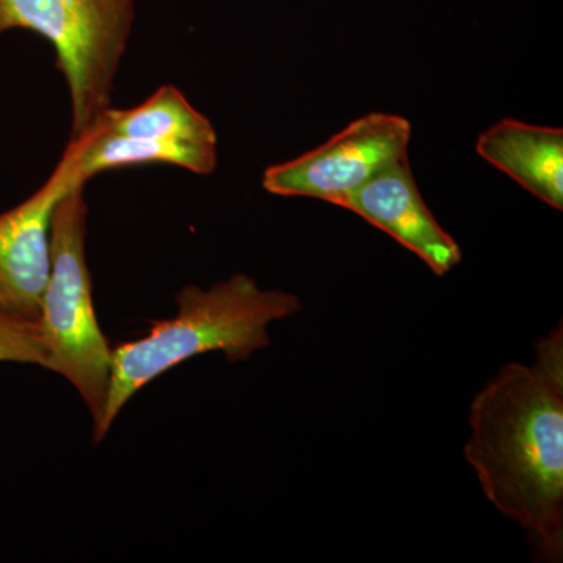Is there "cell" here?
Returning <instances> with one entry per match:
<instances>
[{"label":"cell","mask_w":563,"mask_h":563,"mask_svg":"<svg viewBox=\"0 0 563 563\" xmlns=\"http://www.w3.org/2000/svg\"><path fill=\"white\" fill-rule=\"evenodd\" d=\"M465 457L488 501L520 525L548 562L563 558V333L536 366L509 363L474 398Z\"/></svg>","instance_id":"6da1fadb"},{"label":"cell","mask_w":563,"mask_h":563,"mask_svg":"<svg viewBox=\"0 0 563 563\" xmlns=\"http://www.w3.org/2000/svg\"><path fill=\"white\" fill-rule=\"evenodd\" d=\"M177 313L151 322L146 335L111 347V377L106 412L95 443L109 435L125 404L177 365L221 351L231 362L247 361L265 350L273 322L301 310L292 292L262 290L246 274L218 282L209 290L187 285L177 292Z\"/></svg>","instance_id":"7a4b0ae2"},{"label":"cell","mask_w":563,"mask_h":563,"mask_svg":"<svg viewBox=\"0 0 563 563\" xmlns=\"http://www.w3.org/2000/svg\"><path fill=\"white\" fill-rule=\"evenodd\" d=\"M85 184H76L55 206L51 222V273L41 298L40 329L47 361L44 369L68 380L91 415L92 432L106 412L111 346L103 335L88 269Z\"/></svg>","instance_id":"3957f363"},{"label":"cell","mask_w":563,"mask_h":563,"mask_svg":"<svg viewBox=\"0 0 563 563\" xmlns=\"http://www.w3.org/2000/svg\"><path fill=\"white\" fill-rule=\"evenodd\" d=\"M135 0H0V35L27 31L49 41L73 106L79 140L111 107V91L128 49Z\"/></svg>","instance_id":"277c9868"},{"label":"cell","mask_w":563,"mask_h":563,"mask_svg":"<svg viewBox=\"0 0 563 563\" xmlns=\"http://www.w3.org/2000/svg\"><path fill=\"white\" fill-rule=\"evenodd\" d=\"M412 125L398 114L369 113L290 162L263 173L266 191L312 198L342 207L358 188L396 163L409 158Z\"/></svg>","instance_id":"5b68a950"},{"label":"cell","mask_w":563,"mask_h":563,"mask_svg":"<svg viewBox=\"0 0 563 563\" xmlns=\"http://www.w3.org/2000/svg\"><path fill=\"white\" fill-rule=\"evenodd\" d=\"M74 154L66 147L46 184L20 206L0 214V306L38 321L51 273V222L55 206L73 185Z\"/></svg>","instance_id":"8992f818"},{"label":"cell","mask_w":563,"mask_h":563,"mask_svg":"<svg viewBox=\"0 0 563 563\" xmlns=\"http://www.w3.org/2000/svg\"><path fill=\"white\" fill-rule=\"evenodd\" d=\"M417 254L437 276L462 262V251L426 206L409 158L374 176L343 203Z\"/></svg>","instance_id":"52a82bcc"},{"label":"cell","mask_w":563,"mask_h":563,"mask_svg":"<svg viewBox=\"0 0 563 563\" xmlns=\"http://www.w3.org/2000/svg\"><path fill=\"white\" fill-rule=\"evenodd\" d=\"M476 151L540 201L563 209L562 129L503 120L477 139Z\"/></svg>","instance_id":"ba28073f"},{"label":"cell","mask_w":563,"mask_h":563,"mask_svg":"<svg viewBox=\"0 0 563 563\" xmlns=\"http://www.w3.org/2000/svg\"><path fill=\"white\" fill-rule=\"evenodd\" d=\"M74 154V177L87 184L96 174L133 166L174 165L207 176L217 168L218 147L190 143H161L133 140L95 129L79 140H70Z\"/></svg>","instance_id":"9c48e42d"},{"label":"cell","mask_w":563,"mask_h":563,"mask_svg":"<svg viewBox=\"0 0 563 563\" xmlns=\"http://www.w3.org/2000/svg\"><path fill=\"white\" fill-rule=\"evenodd\" d=\"M95 129L125 139L218 147L217 131L211 122L173 85H163L133 109L109 107Z\"/></svg>","instance_id":"30bf717a"},{"label":"cell","mask_w":563,"mask_h":563,"mask_svg":"<svg viewBox=\"0 0 563 563\" xmlns=\"http://www.w3.org/2000/svg\"><path fill=\"white\" fill-rule=\"evenodd\" d=\"M47 351L40 322L9 312L0 306V363L46 366Z\"/></svg>","instance_id":"8fae6325"}]
</instances>
